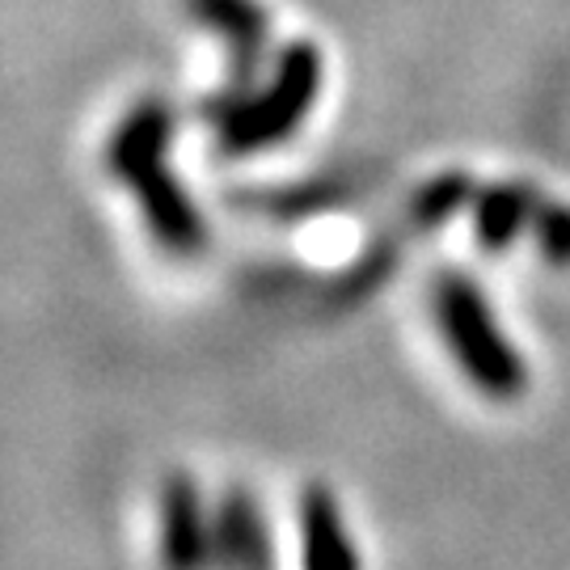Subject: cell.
<instances>
[{
  "label": "cell",
  "instance_id": "6da1fadb",
  "mask_svg": "<svg viewBox=\"0 0 570 570\" xmlns=\"http://www.w3.org/2000/svg\"><path fill=\"white\" fill-rule=\"evenodd\" d=\"M169 110L165 102L148 98V102L131 106L127 119L115 127V136L106 144V174L122 183L136 204H140L148 233L165 245L169 254H199L207 245V228L199 207L190 204L186 186L165 169V148H169Z\"/></svg>",
  "mask_w": 570,
  "mask_h": 570
},
{
  "label": "cell",
  "instance_id": "7a4b0ae2",
  "mask_svg": "<svg viewBox=\"0 0 570 570\" xmlns=\"http://www.w3.org/2000/svg\"><path fill=\"white\" fill-rule=\"evenodd\" d=\"M431 308H435V326L440 338L452 351V360L461 367L469 385L487 393L490 402H515L529 389V364L520 355V346L511 343L482 287L465 279V275H440L435 292H431Z\"/></svg>",
  "mask_w": 570,
  "mask_h": 570
},
{
  "label": "cell",
  "instance_id": "3957f363",
  "mask_svg": "<svg viewBox=\"0 0 570 570\" xmlns=\"http://www.w3.org/2000/svg\"><path fill=\"white\" fill-rule=\"evenodd\" d=\"M317 89H322V51L305 39L287 42L266 94L245 98V102L237 98L233 106L220 110V148L242 157V153L284 144L313 110Z\"/></svg>",
  "mask_w": 570,
  "mask_h": 570
},
{
  "label": "cell",
  "instance_id": "277c9868",
  "mask_svg": "<svg viewBox=\"0 0 570 570\" xmlns=\"http://www.w3.org/2000/svg\"><path fill=\"white\" fill-rule=\"evenodd\" d=\"M157 562L161 570H212V508L186 469L165 473L161 482Z\"/></svg>",
  "mask_w": 570,
  "mask_h": 570
},
{
  "label": "cell",
  "instance_id": "5b68a950",
  "mask_svg": "<svg viewBox=\"0 0 570 570\" xmlns=\"http://www.w3.org/2000/svg\"><path fill=\"white\" fill-rule=\"evenodd\" d=\"M212 570H275L271 529L249 487H228L212 508Z\"/></svg>",
  "mask_w": 570,
  "mask_h": 570
},
{
  "label": "cell",
  "instance_id": "8992f818",
  "mask_svg": "<svg viewBox=\"0 0 570 570\" xmlns=\"http://www.w3.org/2000/svg\"><path fill=\"white\" fill-rule=\"evenodd\" d=\"M296 541H301V570H364L343 508L334 490L322 482H308L296 499Z\"/></svg>",
  "mask_w": 570,
  "mask_h": 570
},
{
  "label": "cell",
  "instance_id": "52a82bcc",
  "mask_svg": "<svg viewBox=\"0 0 570 570\" xmlns=\"http://www.w3.org/2000/svg\"><path fill=\"white\" fill-rule=\"evenodd\" d=\"M532 216H537V195H532L529 186L520 183L482 186L478 199H473V237H478L482 249L499 254L520 233H529Z\"/></svg>",
  "mask_w": 570,
  "mask_h": 570
},
{
  "label": "cell",
  "instance_id": "ba28073f",
  "mask_svg": "<svg viewBox=\"0 0 570 570\" xmlns=\"http://www.w3.org/2000/svg\"><path fill=\"white\" fill-rule=\"evenodd\" d=\"M190 9H195V18L216 26L233 42L242 72H249L266 42V13L258 9V0H190Z\"/></svg>",
  "mask_w": 570,
  "mask_h": 570
},
{
  "label": "cell",
  "instance_id": "9c48e42d",
  "mask_svg": "<svg viewBox=\"0 0 570 570\" xmlns=\"http://www.w3.org/2000/svg\"><path fill=\"white\" fill-rule=\"evenodd\" d=\"M478 199V186L469 174L461 169H452V174H440V178H431L423 190H419V199H414V220L423 228L431 225H444L449 216H456L465 204Z\"/></svg>",
  "mask_w": 570,
  "mask_h": 570
},
{
  "label": "cell",
  "instance_id": "30bf717a",
  "mask_svg": "<svg viewBox=\"0 0 570 570\" xmlns=\"http://www.w3.org/2000/svg\"><path fill=\"white\" fill-rule=\"evenodd\" d=\"M532 242L550 266H570V207L567 204H537L532 216Z\"/></svg>",
  "mask_w": 570,
  "mask_h": 570
}]
</instances>
